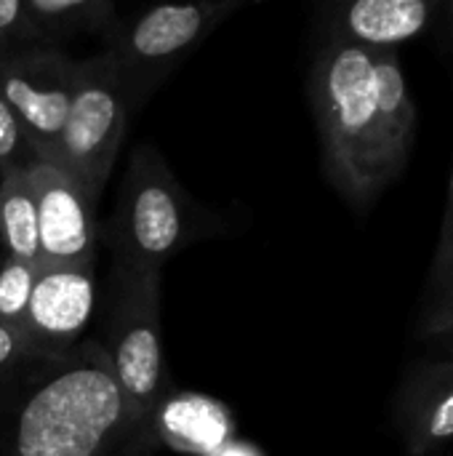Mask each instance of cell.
Returning <instances> with one entry per match:
<instances>
[{"mask_svg": "<svg viewBox=\"0 0 453 456\" xmlns=\"http://www.w3.org/2000/svg\"><path fill=\"white\" fill-rule=\"evenodd\" d=\"M75 64L56 45H29L0 56V96L13 110L37 160L51 158L67 123Z\"/></svg>", "mask_w": 453, "mask_h": 456, "instance_id": "7", "label": "cell"}, {"mask_svg": "<svg viewBox=\"0 0 453 456\" xmlns=\"http://www.w3.org/2000/svg\"><path fill=\"white\" fill-rule=\"evenodd\" d=\"M417 337L438 353L453 355V278L443 289L422 297Z\"/></svg>", "mask_w": 453, "mask_h": 456, "instance_id": "16", "label": "cell"}, {"mask_svg": "<svg viewBox=\"0 0 453 456\" xmlns=\"http://www.w3.org/2000/svg\"><path fill=\"white\" fill-rule=\"evenodd\" d=\"M40 45V37L24 11V0H0V56Z\"/></svg>", "mask_w": 453, "mask_h": 456, "instance_id": "19", "label": "cell"}, {"mask_svg": "<svg viewBox=\"0 0 453 456\" xmlns=\"http://www.w3.org/2000/svg\"><path fill=\"white\" fill-rule=\"evenodd\" d=\"M246 0L166 3L152 5L128 24H115L107 53L115 59L128 110H139L150 94Z\"/></svg>", "mask_w": 453, "mask_h": 456, "instance_id": "6", "label": "cell"}, {"mask_svg": "<svg viewBox=\"0 0 453 456\" xmlns=\"http://www.w3.org/2000/svg\"><path fill=\"white\" fill-rule=\"evenodd\" d=\"M128 112L117 64L107 51L75 64L72 104L48 163L64 171L93 206L123 144Z\"/></svg>", "mask_w": 453, "mask_h": 456, "instance_id": "5", "label": "cell"}, {"mask_svg": "<svg viewBox=\"0 0 453 456\" xmlns=\"http://www.w3.org/2000/svg\"><path fill=\"white\" fill-rule=\"evenodd\" d=\"M435 29H438V45H441V51L453 59V0L451 3H441L438 5V16H435V24H433Z\"/></svg>", "mask_w": 453, "mask_h": 456, "instance_id": "22", "label": "cell"}, {"mask_svg": "<svg viewBox=\"0 0 453 456\" xmlns=\"http://www.w3.org/2000/svg\"><path fill=\"white\" fill-rule=\"evenodd\" d=\"M24 11L40 37L51 45L64 37L109 32L115 21V0H24Z\"/></svg>", "mask_w": 453, "mask_h": 456, "instance_id": "15", "label": "cell"}, {"mask_svg": "<svg viewBox=\"0 0 453 456\" xmlns=\"http://www.w3.org/2000/svg\"><path fill=\"white\" fill-rule=\"evenodd\" d=\"M37 267L8 259L5 254L0 256V321L8 326L21 329L27 305L32 297Z\"/></svg>", "mask_w": 453, "mask_h": 456, "instance_id": "17", "label": "cell"}, {"mask_svg": "<svg viewBox=\"0 0 453 456\" xmlns=\"http://www.w3.org/2000/svg\"><path fill=\"white\" fill-rule=\"evenodd\" d=\"M40 353L29 345L21 329L0 321V385L29 363H43Z\"/></svg>", "mask_w": 453, "mask_h": 456, "instance_id": "21", "label": "cell"}, {"mask_svg": "<svg viewBox=\"0 0 453 456\" xmlns=\"http://www.w3.org/2000/svg\"><path fill=\"white\" fill-rule=\"evenodd\" d=\"M216 227V216L190 198L158 147L139 144L125 168L109 230L115 270H163L166 259Z\"/></svg>", "mask_w": 453, "mask_h": 456, "instance_id": "3", "label": "cell"}, {"mask_svg": "<svg viewBox=\"0 0 453 456\" xmlns=\"http://www.w3.org/2000/svg\"><path fill=\"white\" fill-rule=\"evenodd\" d=\"M128 438L107 350L83 342L40 366L3 430L0 456H112Z\"/></svg>", "mask_w": 453, "mask_h": 456, "instance_id": "1", "label": "cell"}, {"mask_svg": "<svg viewBox=\"0 0 453 456\" xmlns=\"http://www.w3.org/2000/svg\"><path fill=\"white\" fill-rule=\"evenodd\" d=\"M35 158L13 110L8 107V102L0 96V176L27 168Z\"/></svg>", "mask_w": 453, "mask_h": 456, "instance_id": "18", "label": "cell"}, {"mask_svg": "<svg viewBox=\"0 0 453 456\" xmlns=\"http://www.w3.org/2000/svg\"><path fill=\"white\" fill-rule=\"evenodd\" d=\"M395 433L409 456L443 454L453 444V355L438 353L411 363L395 406Z\"/></svg>", "mask_w": 453, "mask_h": 456, "instance_id": "10", "label": "cell"}, {"mask_svg": "<svg viewBox=\"0 0 453 456\" xmlns=\"http://www.w3.org/2000/svg\"><path fill=\"white\" fill-rule=\"evenodd\" d=\"M438 0H352L326 8L323 35L371 53H398L433 29Z\"/></svg>", "mask_w": 453, "mask_h": 456, "instance_id": "11", "label": "cell"}, {"mask_svg": "<svg viewBox=\"0 0 453 456\" xmlns=\"http://www.w3.org/2000/svg\"><path fill=\"white\" fill-rule=\"evenodd\" d=\"M208 456H267L256 444H251V441H240V438H232V441H227L222 449H216L214 454Z\"/></svg>", "mask_w": 453, "mask_h": 456, "instance_id": "23", "label": "cell"}, {"mask_svg": "<svg viewBox=\"0 0 453 456\" xmlns=\"http://www.w3.org/2000/svg\"><path fill=\"white\" fill-rule=\"evenodd\" d=\"M0 240L8 259L43 267L37 208L27 179V168L0 176Z\"/></svg>", "mask_w": 453, "mask_h": 456, "instance_id": "14", "label": "cell"}, {"mask_svg": "<svg viewBox=\"0 0 453 456\" xmlns=\"http://www.w3.org/2000/svg\"><path fill=\"white\" fill-rule=\"evenodd\" d=\"M150 433L190 456H208L235 438V417L227 403L200 393H168L158 406Z\"/></svg>", "mask_w": 453, "mask_h": 456, "instance_id": "12", "label": "cell"}, {"mask_svg": "<svg viewBox=\"0 0 453 456\" xmlns=\"http://www.w3.org/2000/svg\"><path fill=\"white\" fill-rule=\"evenodd\" d=\"M93 313V267H40L24 315V337L53 361L77 347Z\"/></svg>", "mask_w": 453, "mask_h": 456, "instance_id": "9", "label": "cell"}, {"mask_svg": "<svg viewBox=\"0 0 453 456\" xmlns=\"http://www.w3.org/2000/svg\"><path fill=\"white\" fill-rule=\"evenodd\" d=\"M451 278H453V168H451V182H449L446 211H443V222H441V235H438V246H435V256H433V267H430V278H427V289H425V294H433V291L443 289Z\"/></svg>", "mask_w": 453, "mask_h": 456, "instance_id": "20", "label": "cell"}, {"mask_svg": "<svg viewBox=\"0 0 453 456\" xmlns=\"http://www.w3.org/2000/svg\"><path fill=\"white\" fill-rule=\"evenodd\" d=\"M27 179L37 208L43 267H93L96 206L48 160H32Z\"/></svg>", "mask_w": 453, "mask_h": 456, "instance_id": "8", "label": "cell"}, {"mask_svg": "<svg viewBox=\"0 0 453 456\" xmlns=\"http://www.w3.org/2000/svg\"><path fill=\"white\" fill-rule=\"evenodd\" d=\"M307 94L320 136L323 174L363 214L403 176L379 123L371 51L323 35L315 45Z\"/></svg>", "mask_w": 453, "mask_h": 456, "instance_id": "2", "label": "cell"}, {"mask_svg": "<svg viewBox=\"0 0 453 456\" xmlns=\"http://www.w3.org/2000/svg\"><path fill=\"white\" fill-rule=\"evenodd\" d=\"M371 69H374V94H376V110L384 131V142L398 168L406 171L417 142L419 110L409 91L398 53H371Z\"/></svg>", "mask_w": 453, "mask_h": 456, "instance_id": "13", "label": "cell"}, {"mask_svg": "<svg viewBox=\"0 0 453 456\" xmlns=\"http://www.w3.org/2000/svg\"><path fill=\"white\" fill-rule=\"evenodd\" d=\"M107 358L123 395L131 436L150 430L171 393L163 361L160 270H115Z\"/></svg>", "mask_w": 453, "mask_h": 456, "instance_id": "4", "label": "cell"}]
</instances>
